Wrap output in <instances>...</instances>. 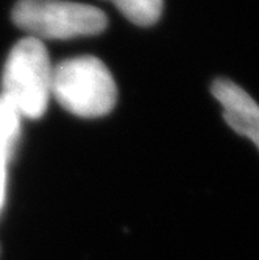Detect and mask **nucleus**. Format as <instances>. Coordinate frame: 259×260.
<instances>
[{
  "instance_id": "f257e3e1",
  "label": "nucleus",
  "mask_w": 259,
  "mask_h": 260,
  "mask_svg": "<svg viewBox=\"0 0 259 260\" xmlns=\"http://www.w3.org/2000/svg\"><path fill=\"white\" fill-rule=\"evenodd\" d=\"M52 97L74 115L92 119L112 111L116 81L108 67L94 56H77L53 67Z\"/></svg>"
},
{
  "instance_id": "f03ea898",
  "label": "nucleus",
  "mask_w": 259,
  "mask_h": 260,
  "mask_svg": "<svg viewBox=\"0 0 259 260\" xmlns=\"http://www.w3.org/2000/svg\"><path fill=\"white\" fill-rule=\"evenodd\" d=\"M53 67L44 44L36 38L20 39L4 67L2 95L28 119H39L52 97Z\"/></svg>"
},
{
  "instance_id": "7ed1b4c3",
  "label": "nucleus",
  "mask_w": 259,
  "mask_h": 260,
  "mask_svg": "<svg viewBox=\"0 0 259 260\" xmlns=\"http://www.w3.org/2000/svg\"><path fill=\"white\" fill-rule=\"evenodd\" d=\"M13 22L36 39H72L92 36L106 28L103 11L67 0H19Z\"/></svg>"
},
{
  "instance_id": "20e7f679",
  "label": "nucleus",
  "mask_w": 259,
  "mask_h": 260,
  "mask_svg": "<svg viewBox=\"0 0 259 260\" xmlns=\"http://www.w3.org/2000/svg\"><path fill=\"white\" fill-rule=\"evenodd\" d=\"M213 95L223 109L225 122L238 134L250 139L259 150V105L253 97L226 78L213 83Z\"/></svg>"
},
{
  "instance_id": "39448f33",
  "label": "nucleus",
  "mask_w": 259,
  "mask_h": 260,
  "mask_svg": "<svg viewBox=\"0 0 259 260\" xmlns=\"http://www.w3.org/2000/svg\"><path fill=\"white\" fill-rule=\"evenodd\" d=\"M20 114L0 95V160L7 162L14 151L20 131Z\"/></svg>"
},
{
  "instance_id": "423d86ee",
  "label": "nucleus",
  "mask_w": 259,
  "mask_h": 260,
  "mask_svg": "<svg viewBox=\"0 0 259 260\" xmlns=\"http://www.w3.org/2000/svg\"><path fill=\"white\" fill-rule=\"evenodd\" d=\"M134 25L150 27L162 14L164 0H111Z\"/></svg>"
},
{
  "instance_id": "0eeeda50",
  "label": "nucleus",
  "mask_w": 259,
  "mask_h": 260,
  "mask_svg": "<svg viewBox=\"0 0 259 260\" xmlns=\"http://www.w3.org/2000/svg\"><path fill=\"white\" fill-rule=\"evenodd\" d=\"M5 165L7 162L0 160V204L4 201V193H5Z\"/></svg>"
}]
</instances>
